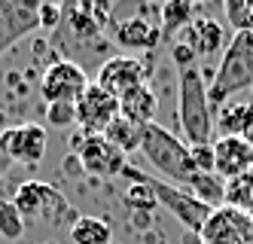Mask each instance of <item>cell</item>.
I'll list each match as a JSON object with an SVG mask.
<instances>
[{"mask_svg": "<svg viewBox=\"0 0 253 244\" xmlns=\"http://www.w3.org/2000/svg\"><path fill=\"white\" fill-rule=\"evenodd\" d=\"M140 153L147 156V162L156 168V171L165 177V183L174 186H186L192 183V177L198 174L192 156H189V144L180 141L174 131H168L165 125H143V141H140Z\"/></svg>", "mask_w": 253, "mask_h": 244, "instance_id": "cell-1", "label": "cell"}, {"mask_svg": "<svg viewBox=\"0 0 253 244\" xmlns=\"http://www.w3.org/2000/svg\"><path fill=\"white\" fill-rule=\"evenodd\" d=\"M180 101H177V113H180V128H183V141L189 146L195 144H213V104L208 95V86L198 64L192 67H180Z\"/></svg>", "mask_w": 253, "mask_h": 244, "instance_id": "cell-2", "label": "cell"}, {"mask_svg": "<svg viewBox=\"0 0 253 244\" xmlns=\"http://www.w3.org/2000/svg\"><path fill=\"white\" fill-rule=\"evenodd\" d=\"M247 89H253V31H241L229 40V46L223 49L220 67H216L208 86V95L211 104L220 107Z\"/></svg>", "mask_w": 253, "mask_h": 244, "instance_id": "cell-3", "label": "cell"}, {"mask_svg": "<svg viewBox=\"0 0 253 244\" xmlns=\"http://www.w3.org/2000/svg\"><path fill=\"white\" fill-rule=\"evenodd\" d=\"M125 177H131L134 183H143L147 190L153 193V198H156V204H162L180 226H186L189 232H202V226L208 223V217H211V208L208 204H202L189 190H183V186H174V183H165V180H159V177H147V174H140L137 168H125L122 171Z\"/></svg>", "mask_w": 253, "mask_h": 244, "instance_id": "cell-4", "label": "cell"}, {"mask_svg": "<svg viewBox=\"0 0 253 244\" xmlns=\"http://www.w3.org/2000/svg\"><path fill=\"white\" fill-rule=\"evenodd\" d=\"M12 204L19 208V214L34 223H61V217L70 211L64 195L55 190V186H49L43 180H28L22 183L19 190H15V198Z\"/></svg>", "mask_w": 253, "mask_h": 244, "instance_id": "cell-5", "label": "cell"}, {"mask_svg": "<svg viewBox=\"0 0 253 244\" xmlns=\"http://www.w3.org/2000/svg\"><path fill=\"white\" fill-rule=\"evenodd\" d=\"M74 149H77V159H80V168L95 177H116L122 174L128 162H125V153L116 149L104 135H83L74 138Z\"/></svg>", "mask_w": 253, "mask_h": 244, "instance_id": "cell-6", "label": "cell"}, {"mask_svg": "<svg viewBox=\"0 0 253 244\" xmlns=\"http://www.w3.org/2000/svg\"><path fill=\"white\" fill-rule=\"evenodd\" d=\"M88 89V77L77 61H52L40 80V95L46 104H77L80 95Z\"/></svg>", "mask_w": 253, "mask_h": 244, "instance_id": "cell-7", "label": "cell"}, {"mask_svg": "<svg viewBox=\"0 0 253 244\" xmlns=\"http://www.w3.org/2000/svg\"><path fill=\"white\" fill-rule=\"evenodd\" d=\"M49 146L46 128L37 122H25V125H9L0 131V156H6L12 162L22 165H40Z\"/></svg>", "mask_w": 253, "mask_h": 244, "instance_id": "cell-8", "label": "cell"}, {"mask_svg": "<svg viewBox=\"0 0 253 244\" xmlns=\"http://www.w3.org/2000/svg\"><path fill=\"white\" fill-rule=\"evenodd\" d=\"M40 28L37 0H0V55Z\"/></svg>", "mask_w": 253, "mask_h": 244, "instance_id": "cell-9", "label": "cell"}, {"mask_svg": "<svg viewBox=\"0 0 253 244\" xmlns=\"http://www.w3.org/2000/svg\"><path fill=\"white\" fill-rule=\"evenodd\" d=\"M116 116H119V98L104 92L98 83H88V89L77 101V125H83L85 135H104Z\"/></svg>", "mask_w": 253, "mask_h": 244, "instance_id": "cell-10", "label": "cell"}, {"mask_svg": "<svg viewBox=\"0 0 253 244\" xmlns=\"http://www.w3.org/2000/svg\"><path fill=\"white\" fill-rule=\"evenodd\" d=\"M147 70H150L147 61L134 58V55H116V58L101 64L95 83L104 92H110L113 98H122L125 92H131L137 86H147Z\"/></svg>", "mask_w": 253, "mask_h": 244, "instance_id": "cell-11", "label": "cell"}, {"mask_svg": "<svg viewBox=\"0 0 253 244\" xmlns=\"http://www.w3.org/2000/svg\"><path fill=\"white\" fill-rule=\"evenodd\" d=\"M205 244H216V241H238V244H253V220L244 211H235L229 204L211 211L208 223L198 232Z\"/></svg>", "mask_w": 253, "mask_h": 244, "instance_id": "cell-12", "label": "cell"}, {"mask_svg": "<svg viewBox=\"0 0 253 244\" xmlns=\"http://www.w3.org/2000/svg\"><path fill=\"white\" fill-rule=\"evenodd\" d=\"M213 156H216V174L223 180L253 171V144L247 138H216Z\"/></svg>", "mask_w": 253, "mask_h": 244, "instance_id": "cell-13", "label": "cell"}, {"mask_svg": "<svg viewBox=\"0 0 253 244\" xmlns=\"http://www.w3.org/2000/svg\"><path fill=\"white\" fill-rule=\"evenodd\" d=\"M107 18H110V6L107 3H70L64 6V25L70 28V34L77 40H95V37L107 28Z\"/></svg>", "mask_w": 253, "mask_h": 244, "instance_id": "cell-14", "label": "cell"}, {"mask_svg": "<svg viewBox=\"0 0 253 244\" xmlns=\"http://www.w3.org/2000/svg\"><path fill=\"white\" fill-rule=\"evenodd\" d=\"M180 34H183L180 43L189 46L195 58H211L213 52L226 49V34H223V25L216 18H208V15L192 18V25H186Z\"/></svg>", "mask_w": 253, "mask_h": 244, "instance_id": "cell-15", "label": "cell"}, {"mask_svg": "<svg viewBox=\"0 0 253 244\" xmlns=\"http://www.w3.org/2000/svg\"><path fill=\"white\" fill-rule=\"evenodd\" d=\"M213 128H220V138H247L253 128V101L232 98L220 104L213 113Z\"/></svg>", "mask_w": 253, "mask_h": 244, "instance_id": "cell-16", "label": "cell"}, {"mask_svg": "<svg viewBox=\"0 0 253 244\" xmlns=\"http://www.w3.org/2000/svg\"><path fill=\"white\" fill-rule=\"evenodd\" d=\"M156 110H159V98L150 86H137L119 98V116H125L134 125H153Z\"/></svg>", "mask_w": 253, "mask_h": 244, "instance_id": "cell-17", "label": "cell"}, {"mask_svg": "<svg viewBox=\"0 0 253 244\" xmlns=\"http://www.w3.org/2000/svg\"><path fill=\"white\" fill-rule=\"evenodd\" d=\"M116 43L122 49H156L162 40V28L147 18H125L116 25Z\"/></svg>", "mask_w": 253, "mask_h": 244, "instance_id": "cell-18", "label": "cell"}, {"mask_svg": "<svg viewBox=\"0 0 253 244\" xmlns=\"http://www.w3.org/2000/svg\"><path fill=\"white\" fill-rule=\"evenodd\" d=\"M159 18H162V25H159L162 28V40H165V37H174L186 25H192L195 6L189 3V0H168V3L159 6Z\"/></svg>", "mask_w": 253, "mask_h": 244, "instance_id": "cell-19", "label": "cell"}, {"mask_svg": "<svg viewBox=\"0 0 253 244\" xmlns=\"http://www.w3.org/2000/svg\"><path fill=\"white\" fill-rule=\"evenodd\" d=\"M186 190L202 204H208L211 211H216V208H223V204H226V180L220 174H202V171H198Z\"/></svg>", "mask_w": 253, "mask_h": 244, "instance_id": "cell-20", "label": "cell"}, {"mask_svg": "<svg viewBox=\"0 0 253 244\" xmlns=\"http://www.w3.org/2000/svg\"><path fill=\"white\" fill-rule=\"evenodd\" d=\"M70 241L74 244H113V229L101 217H77L70 226Z\"/></svg>", "mask_w": 253, "mask_h": 244, "instance_id": "cell-21", "label": "cell"}, {"mask_svg": "<svg viewBox=\"0 0 253 244\" xmlns=\"http://www.w3.org/2000/svg\"><path fill=\"white\" fill-rule=\"evenodd\" d=\"M104 138L110 141L116 149H122V153L128 156V153H134V149H140V141H143V125H134V122L125 119V116H116L110 125H107Z\"/></svg>", "mask_w": 253, "mask_h": 244, "instance_id": "cell-22", "label": "cell"}, {"mask_svg": "<svg viewBox=\"0 0 253 244\" xmlns=\"http://www.w3.org/2000/svg\"><path fill=\"white\" fill-rule=\"evenodd\" d=\"M226 204L244 214L253 211V171L226 180Z\"/></svg>", "mask_w": 253, "mask_h": 244, "instance_id": "cell-23", "label": "cell"}, {"mask_svg": "<svg viewBox=\"0 0 253 244\" xmlns=\"http://www.w3.org/2000/svg\"><path fill=\"white\" fill-rule=\"evenodd\" d=\"M25 217L19 214L12 201H0V238L3 241H19L25 235Z\"/></svg>", "mask_w": 253, "mask_h": 244, "instance_id": "cell-24", "label": "cell"}, {"mask_svg": "<svg viewBox=\"0 0 253 244\" xmlns=\"http://www.w3.org/2000/svg\"><path fill=\"white\" fill-rule=\"evenodd\" d=\"M46 122L55 128L77 125V104H46Z\"/></svg>", "mask_w": 253, "mask_h": 244, "instance_id": "cell-25", "label": "cell"}, {"mask_svg": "<svg viewBox=\"0 0 253 244\" xmlns=\"http://www.w3.org/2000/svg\"><path fill=\"white\" fill-rule=\"evenodd\" d=\"M189 156H192L195 171H202V174H216L213 144H195V146H189Z\"/></svg>", "mask_w": 253, "mask_h": 244, "instance_id": "cell-26", "label": "cell"}, {"mask_svg": "<svg viewBox=\"0 0 253 244\" xmlns=\"http://www.w3.org/2000/svg\"><path fill=\"white\" fill-rule=\"evenodd\" d=\"M64 18V6L61 3H40V28L43 31H55Z\"/></svg>", "mask_w": 253, "mask_h": 244, "instance_id": "cell-27", "label": "cell"}, {"mask_svg": "<svg viewBox=\"0 0 253 244\" xmlns=\"http://www.w3.org/2000/svg\"><path fill=\"white\" fill-rule=\"evenodd\" d=\"M216 244H238V241H216Z\"/></svg>", "mask_w": 253, "mask_h": 244, "instance_id": "cell-28", "label": "cell"}, {"mask_svg": "<svg viewBox=\"0 0 253 244\" xmlns=\"http://www.w3.org/2000/svg\"><path fill=\"white\" fill-rule=\"evenodd\" d=\"M0 171H3V162H0Z\"/></svg>", "mask_w": 253, "mask_h": 244, "instance_id": "cell-29", "label": "cell"}, {"mask_svg": "<svg viewBox=\"0 0 253 244\" xmlns=\"http://www.w3.org/2000/svg\"><path fill=\"white\" fill-rule=\"evenodd\" d=\"M250 220H253V211H250Z\"/></svg>", "mask_w": 253, "mask_h": 244, "instance_id": "cell-30", "label": "cell"}]
</instances>
